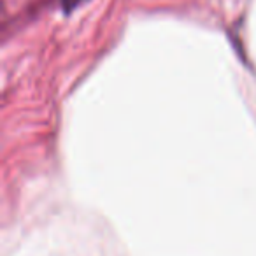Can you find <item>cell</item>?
I'll use <instances>...</instances> for the list:
<instances>
[{"label": "cell", "mask_w": 256, "mask_h": 256, "mask_svg": "<svg viewBox=\"0 0 256 256\" xmlns=\"http://www.w3.org/2000/svg\"><path fill=\"white\" fill-rule=\"evenodd\" d=\"M84 2H88V0H62V8H64V11L67 12H72L76 8H79L81 4H84Z\"/></svg>", "instance_id": "cell-1"}]
</instances>
